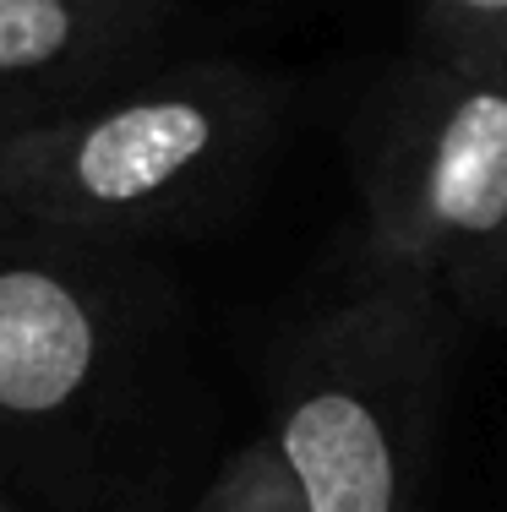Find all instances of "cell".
Returning <instances> with one entry per match:
<instances>
[{
	"mask_svg": "<svg viewBox=\"0 0 507 512\" xmlns=\"http://www.w3.org/2000/svg\"><path fill=\"white\" fill-rule=\"evenodd\" d=\"M295 88L229 55H180L104 99L0 137V235L142 251L219 229L273 169Z\"/></svg>",
	"mask_w": 507,
	"mask_h": 512,
	"instance_id": "cell-1",
	"label": "cell"
},
{
	"mask_svg": "<svg viewBox=\"0 0 507 512\" xmlns=\"http://www.w3.org/2000/svg\"><path fill=\"white\" fill-rule=\"evenodd\" d=\"M458 306L355 240L268 349V442L306 512H426Z\"/></svg>",
	"mask_w": 507,
	"mask_h": 512,
	"instance_id": "cell-2",
	"label": "cell"
},
{
	"mask_svg": "<svg viewBox=\"0 0 507 512\" xmlns=\"http://www.w3.org/2000/svg\"><path fill=\"white\" fill-rule=\"evenodd\" d=\"M360 240L507 333V60L409 44L349 115Z\"/></svg>",
	"mask_w": 507,
	"mask_h": 512,
	"instance_id": "cell-3",
	"label": "cell"
},
{
	"mask_svg": "<svg viewBox=\"0 0 507 512\" xmlns=\"http://www.w3.org/2000/svg\"><path fill=\"white\" fill-rule=\"evenodd\" d=\"M131 256L0 235V431H77L120 393L153 311Z\"/></svg>",
	"mask_w": 507,
	"mask_h": 512,
	"instance_id": "cell-4",
	"label": "cell"
},
{
	"mask_svg": "<svg viewBox=\"0 0 507 512\" xmlns=\"http://www.w3.org/2000/svg\"><path fill=\"white\" fill-rule=\"evenodd\" d=\"M191 0H0V137L186 55Z\"/></svg>",
	"mask_w": 507,
	"mask_h": 512,
	"instance_id": "cell-5",
	"label": "cell"
},
{
	"mask_svg": "<svg viewBox=\"0 0 507 512\" xmlns=\"http://www.w3.org/2000/svg\"><path fill=\"white\" fill-rule=\"evenodd\" d=\"M191 512H306V507H300V491L289 480L279 447L268 436H251L246 447H235L219 463V474L191 502Z\"/></svg>",
	"mask_w": 507,
	"mask_h": 512,
	"instance_id": "cell-6",
	"label": "cell"
},
{
	"mask_svg": "<svg viewBox=\"0 0 507 512\" xmlns=\"http://www.w3.org/2000/svg\"><path fill=\"white\" fill-rule=\"evenodd\" d=\"M415 50L507 60V0H415Z\"/></svg>",
	"mask_w": 507,
	"mask_h": 512,
	"instance_id": "cell-7",
	"label": "cell"
},
{
	"mask_svg": "<svg viewBox=\"0 0 507 512\" xmlns=\"http://www.w3.org/2000/svg\"><path fill=\"white\" fill-rule=\"evenodd\" d=\"M126 512H159V502H153V496H142V502H131Z\"/></svg>",
	"mask_w": 507,
	"mask_h": 512,
	"instance_id": "cell-8",
	"label": "cell"
},
{
	"mask_svg": "<svg viewBox=\"0 0 507 512\" xmlns=\"http://www.w3.org/2000/svg\"><path fill=\"white\" fill-rule=\"evenodd\" d=\"M0 512H11V507H6V502H0Z\"/></svg>",
	"mask_w": 507,
	"mask_h": 512,
	"instance_id": "cell-9",
	"label": "cell"
}]
</instances>
